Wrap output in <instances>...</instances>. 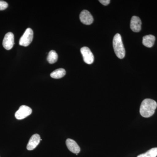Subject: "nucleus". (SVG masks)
<instances>
[{"label":"nucleus","instance_id":"nucleus-13","mask_svg":"<svg viewBox=\"0 0 157 157\" xmlns=\"http://www.w3.org/2000/svg\"><path fill=\"white\" fill-rule=\"evenodd\" d=\"M58 56L56 52L54 50H51L48 53L47 59L48 63L52 64L56 63L58 60Z\"/></svg>","mask_w":157,"mask_h":157},{"label":"nucleus","instance_id":"nucleus-1","mask_svg":"<svg viewBox=\"0 0 157 157\" xmlns=\"http://www.w3.org/2000/svg\"><path fill=\"white\" fill-rule=\"evenodd\" d=\"M157 107L156 102L154 100L151 99H144L140 105V115L144 117H150L154 114Z\"/></svg>","mask_w":157,"mask_h":157},{"label":"nucleus","instance_id":"nucleus-11","mask_svg":"<svg viewBox=\"0 0 157 157\" xmlns=\"http://www.w3.org/2000/svg\"><path fill=\"white\" fill-rule=\"evenodd\" d=\"M155 38L152 35H147L143 37L142 43L148 48H151L154 45Z\"/></svg>","mask_w":157,"mask_h":157},{"label":"nucleus","instance_id":"nucleus-2","mask_svg":"<svg viewBox=\"0 0 157 157\" xmlns=\"http://www.w3.org/2000/svg\"><path fill=\"white\" fill-rule=\"evenodd\" d=\"M113 45L114 52L118 58L123 59L125 56V50L123 44L121 37L119 34H116L113 38Z\"/></svg>","mask_w":157,"mask_h":157},{"label":"nucleus","instance_id":"nucleus-16","mask_svg":"<svg viewBox=\"0 0 157 157\" xmlns=\"http://www.w3.org/2000/svg\"><path fill=\"white\" fill-rule=\"evenodd\" d=\"M99 2L104 6H107L109 5L110 1L109 0H100Z\"/></svg>","mask_w":157,"mask_h":157},{"label":"nucleus","instance_id":"nucleus-4","mask_svg":"<svg viewBox=\"0 0 157 157\" xmlns=\"http://www.w3.org/2000/svg\"><path fill=\"white\" fill-rule=\"evenodd\" d=\"M32 113V109L30 107L25 105H22L15 113V117L17 120H22L27 117Z\"/></svg>","mask_w":157,"mask_h":157},{"label":"nucleus","instance_id":"nucleus-7","mask_svg":"<svg viewBox=\"0 0 157 157\" xmlns=\"http://www.w3.org/2000/svg\"><path fill=\"white\" fill-rule=\"evenodd\" d=\"M79 18L81 22L86 25H90L94 21L92 15L87 10H84L82 11L79 15Z\"/></svg>","mask_w":157,"mask_h":157},{"label":"nucleus","instance_id":"nucleus-8","mask_svg":"<svg viewBox=\"0 0 157 157\" xmlns=\"http://www.w3.org/2000/svg\"><path fill=\"white\" fill-rule=\"evenodd\" d=\"M41 141V137L38 134H35L31 137L29 140V143L27 146V149L28 150H33L39 145Z\"/></svg>","mask_w":157,"mask_h":157},{"label":"nucleus","instance_id":"nucleus-15","mask_svg":"<svg viewBox=\"0 0 157 157\" xmlns=\"http://www.w3.org/2000/svg\"><path fill=\"white\" fill-rule=\"evenodd\" d=\"M8 7V3L5 1H0V11L5 10Z\"/></svg>","mask_w":157,"mask_h":157},{"label":"nucleus","instance_id":"nucleus-12","mask_svg":"<svg viewBox=\"0 0 157 157\" xmlns=\"http://www.w3.org/2000/svg\"><path fill=\"white\" fill-rule=\"evenodd\" d=\"M66 70L63 68L57 69L51 73L50 76L54 78H60L66 75Z\"/></svg>","mask_w":157,"mask_h":157},{"label":"nucleus","instance_id":"nucleus-5","mask_svg":"<svg viewBox=\"0 0 157 157\" xmlns=\"http://www.w3.org/2000/svg\"><path fill=\"white\" fill-rule=\"evenodd\" d=\"M80 52L82 57L83 60L88 64H91L94 61V55L87 47H82L80 49Z\"/></svg>","mask_w":157,"mask_h":157},{"label":"nucleus","instance_id":"nucleus-6","mask_svg":"<svg viewBox=\"0 0 157 157\" xmlns=\"http://www.w3.org/2000/svg\"><path fill=\"white\" fill-rule=\"evenodd\" d=\"M14 43V34L10 32L7 33L3 39V47L6 50H9L13 48Z\"/></svg>","mask_w":157,"mask_h":157},{"label":"nucleus","instance_id":"nucleus-10","mask_svg":"<svg viewBox=\"0 0 157 157\" xmlns=\"http://www.w3.org/2000/svg\"><path fill=\"white\" fill-rule=\"evenodd\" d=\"M66 143L68 149L73 153L77 155L80 152V147L75 140L69 138L66 140Z\"/></svg>","mask_w":157,"mask_h":157},{"label":"nucleus","instance_id":"nucleus-14","mask_svg":"<svg viewBox=\"0 0 157 157\" xmlns=\"http://www.w3.org/2000/svg\"><path fill=\"white\" fill-rule=\"evenodd\" d=\"M157 156V147L151 149L145 153L140 154L137 157H156Z\"/></svg>","mask_w":157,"mask_h":157},{"label":"nucleus","instance_id":"nucleus-3","mask_svg":"<svg viewBox=\"0 0 157 157\" xmlns=\"http://www.w3.org/2000/svg\"><path fill=\"white\" fill-rule=\"evenodd\" d=\"M33 38V32L30 28H28L19 40V45L27 47L31 44Z\"/></svg>","mask_w":157,"mask_h":157},{"label":"nucleus","instance_id":"nucleus-9","mask_svg":"<svg viewBox=\"0 0 157 157\" xmlns=\"http://www.w3.org/2000/svg\"><path fill=\"white\" fill-rule=\"evenodd\" d=\"M130 27L132 31L135 33L140 32L141 29V21L140 18L137 16H133L131 19Z\"/></svg>","mask_w":157,"mask_h":157}]
</instances>
